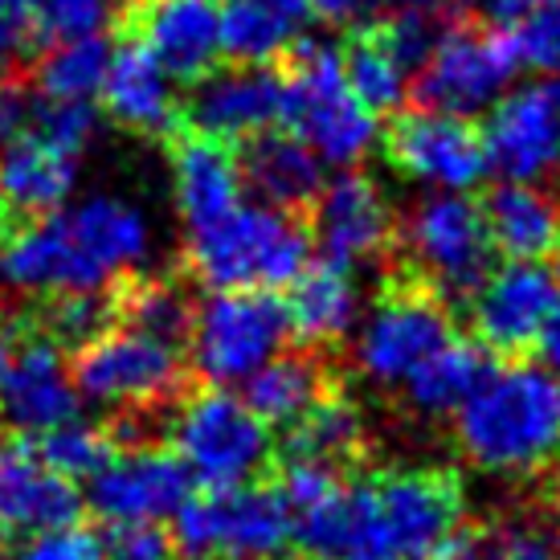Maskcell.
<instances>
[{"mask_svg":"<svg viewBox=\"0 0 560 560\" xmlns=\"http://www.w3.org/2000/svg\"><path fill=\"white\" fill-rule=\"evenodd\" d=\"M110 42L107 37H74L54 42L33 66V94L46 98H86L94 103L107 79Z\"/></svg>","mask_w":560,"mask_h":560,"instance_id":"obj_34","label":"cell"},{"mask_svg":"<svg viewBox=\"0 0 560 560\" xmlns=\"http://www.w3.org/2000/svg\"><path fill=\"white\" fill-rule=\"evenodd\" d=\"M487 369L491 364H487L479 343L454 336L451 343H442L405 376V397L421 418H442V413H454L463 405V397L479 385V376Z\"/></svg>","mask_w":560,"mask_h":560,"instance_id":"obj_33","label":"cell"},{"mask_svg":"<svg viewBox=\"0 0 560 560\" xmlns=\"http://www.w3.org/2000/svg\"><path fill=\"white\" fill-rule=\"evenodd\" d=\"M458 524V470H357L319 508L295 515V540L312 560H430Z\"/></svg>","mask_w":560,"mask_h":560,"instance_id":"obj_1","label":"cell"},{"mask_svg":"<svg viewBox=\"0 0 560 560\" xmlns=\"http://www.w3.org/2000/svg\"><path fill=\"white\" fill-rule=\"evenodd\" d=\"M0 237H4V218H0Z\"/></svg>","mask_w":560,"mask_h":560,"instance_id":"obj_52","label":"cell"},{"mask_svg":"<svg viewBox=\"0 0 560 560\" xmlns=\"http://www.w3.org/2000/svg\"><path fill=\"white\" fill-rule=\"evenodd\" d=\"M548 560H560V548H557V552H552V557H548Z\"/></svg>","mask_w":560,"mask_h":560,"instance_id":"obj_51","label":"cell"},{"mask_svg":"<svg viewBox=\"0 0 560 560\" xmlns=\"http://www.w3.org/2000/svg\"><path fill=\"white\" fill-rule=\"evenodd\" d=\"M172 545L188 560H275L295 536V515L275 482L205 487L176 508Z\"/></svg>","mask_w":560,"mask_h":560,"instance_id":"obj_7","label":"cell"},{"mask_svg":"<svg viewBox=\"0 0 560 560\" xmlns=\"http://www.w3.org/2000/svg\"><path fill=\"white\" fill-rule=\"evenodd\" d=\"M70 376L82 397H91L98 409H110V418L172 413L192 389V369L180 348L127 327H107L103 336L82 343Z\"/></svg>","mask_w":560,"mask_h":560,"instance_id":"obj_8","label":"cell"},{"mask_svg":"<svg viewBox=\"0 0 560 560\" xmlns=\"http://www.w3.org/2000/svg\"><path fill=\"white\" fill-rule=\"evenodd\" d=\"M405 4H413V0H312V9L324 21H376V16H389Z\"/></svg>","mask_w":560,"mask_h":560,"instance_id":"obj_43","label":"cell"},{"mask_svg":"<svg viewBox=\"0 0 560 560\" xmlns=\"http://www.w3.org/2000/svg\"><path fill=\"white\" fill-rule=\"evenodd\" d=\"M381 148L401 176L438 192H467L491 168L479 127L430 107L393 115L389 131H381Z\"/></svg>","mask_w":560,"mask_h":560,"instance_id":"obj_13","label":"cell"},{"mask_svg":"<svg viewBox=\"0 0 560 560\" xmlns=\"http://www.w3.org/2000/svg\"><path fill=\"white\" fill-rule=\"evenodd\" d=\"M552 91H557V98H560V82H552Z\"/></svg>","mask_w":560,"mask_h":560,"instance_id":"obj_50","label":"cell"},{"mask_svg":"<svg viewBox=\"0 0 560 560\" xmlns=\"http://www.w3.org/2000/svg\"><path fill=\"white\" fill-rule=\"evenodd\" d=\"M30 331L46 336L54 348L62 352H79L82 343H91L94 336H103L107 327H115V299L107 291H70V295H49L37 299Z\"/></svg>","mask_w":560,"mask_h":560,"instance_id":"obj_35","label":"cell"},{"mask_svg":"<svg viewBox=\"0 0 560 560\" xmlns=\"http://www.w3.org/2000/svg\"><path fill=\"white\" fill-rule=\"evenodd\" d=\"M291 340L282 299L270 291H218L192 315L188 369L205 385H234L258 373Z\"/></svg>","mask_w":560,"mask_h":560,"instance_id":"obj_11","label":"cell"},{"mask_svg":"<svg viewBox=\"0 0 560 560\" xmlns=\"http://www.w3.org/2000/svg\"><path fill=\"white\" fill-rule=\"evenodd\" d=\"M79 152L13 127L0 140V218L4 230L25 225L62 209L66 197L79 185Z\"/></svg>","mask_w":560,"mask_h":560,"instance_id":"obj_22","label":"cell"},{"mask_svg":"<svg viewBox=\"0 0 560 560\" xmlns=\"http://www.w3.org/2000/svg\"><path fill=\"white\" fill-rule=\"evenodd\" d=\"M515 70L512 37L487 25H446L413 70V98L446 115H482L508 94Z\"/></svg>","mask_w":560,"mask_h":560,"instance_id":"obj_12","label":"cell"},{"mask_svg":"<svg viewBox=\"0 0 560 560\" xmlns=\"http://www.w3.org/2000/svg\"><path fill=\"white\" fill-rule=\"evenodd\" d=\"M336 385H340V373H336L331 348L291 343L266 360L258 373L246 376L242 401L262 425H291L307 405H315Z\"/></svg>","mask_w":560,"mask_h":560,"instance_id":"obj_26","label":"cell"},{"mask_svg":"<svg viewBox=\"0 0 560 560\" xmlns=\"http://www.w3.org/2000/svg\"><path fill=\"white\" fill-rule=\"evenodd\" d=\"M487 237L512 262H536L560 242V201L528 180H503L479 201Z\"/></svg>","mask_w":560,"mask_h":560,"instance_id":"obj_27","label":"cell"},{"mask_svg":"<svg viewBox=\"0 0 560 560\" xmlns=\"http://www.w3.org/2000/svg\"><path fill=\"white\" fill-rule=\"evenodd\" d=\"M312 234L327 262H389L397 242V213L385 188L364 172H343L312 201Z\"/></svg>","mask_w":560,"mask_h":560,"instance_id":"obj_15","label":"cell"},{"mask_svg":"<svg viewBox=\"0 0 560 560\" xmlns=\"http://www.w3.org/2000/svg\"><path fill=\"white\" fill-rule=\"evenodd\" d=\"M282 103H287L282 70L270 62H234L192 82V94L180 107V124L234 143L282 124Z\"/></svg>","mask_w":560,"mask_h":560,"instance_id":"obj_16","label":"cell"},{"mask_svg":"<svg viewBox=\"0 0 560 560\" xmlns=\"http://www.w3.org/2000/svg\"><path fill=\"white\" fill-rule=\"evenodd\" d=\"M508 33L515 62L536 74H560V0H536L528 13L515 16Z\"/></svg>","mask_w":560,"mask_h":560,"instance_id":"obj_39","label":"cell"},{"mask_svg":"<svg viewBox=\"0 0 560 560\" xmlns=\"http://www.w3.org/2000/svg\"><path fill=\"white\" fill-rule=\"evenodd\" d=\"M124 13L127 0H33V42L103 37Z\"/></svg>","mask_w":560,"mask_h":560,"instance_id":"obj_38","label":"cell"},{"mask_svg":"<svg viewBox=\"0 0 560 560\" xmlns=\"http://www.w3.org/2000/svg\"><path fill=\"white\" fill-rule=\"evenodd\" d=\"M16 103H21V98H16V94L4 86V79H0V140L16 127Z\"/></svg>","mask_w":560,"mask_h":560,"instance_id":"obj_46","label":"cell"},{"mask_svg":"<svg viewBox=\"0 0 560 560\" xmlns=\"http://www.w3.org/2000/svg\"><path fill=\"white\" fill-rule=\"evenodd\" d=\"M307 254L312 234L299 213L237 201L218 221L188 230L185 270L213 291H270L295 279Z\"/></svg>","mask_w":560,"mask_h":560,"instance_id":"obj_4","label":"cell"},{"mask_svg":"<svg viewBox=\"0 0 560 560\" xmlns=\"http://www.w3.org/2000/svg\"><path fill=\"white\" fill-rule=\"evenodd\" d=\"M124 21L176 82H197L218 70L221 9L218 0H127Z\"/></svg>","mask_w":560,"mask_h":560,"instance_id":"obj_21","label":"cell"},{"mask_svg":"<svg viewBox=\"0 0 560 560\" xmlns=\"http://www.w3.org/2000/svg\"><path fill=\"white\" fill-rule=\"evenodd\" d=\"M42 458L58 470L62 479H94L119 454V442L107 425H86V421H62L49 434H42Z\"/></svg>","mask_w":560,"mask_h":560,"instance_id":"obj_36","label":"cell"},{"mask_svg":"<svg viewBox=\"0 0 560 560\" xmlns=\"http://www.w3.org/2000/svg\"><path fill=\"white\" fill-rule=\"evenodd\" d=\"M557 524H560V487H557Z\"/></svg>","mask_w":560,"mask_h":560,"instance_id":"obj_49","label":"cell"},{"mask_svg":"<svg viewBox=\"0 0 560 560\" xmlns=\"http://www.w3.org/2000/svg\"><path fill=\"white\" fill-rule=\"evenodd\" d=\"M479 131L487 164L503 180L540 185L560 176V98L545 82L508 91L487 110V127Z\"/></svg>","mask_w":560,"mask_h":560,"instance_id":"obj_14","label":"cell"},{"mask_svg":"<svg viewBox=\"0 0 560 560\" xmlns=\"http://www.w3.org/2000/svg\"><path fill=\"white\" fill-rule=\"evenodd\" d=\"M103 560H180V552L156 524H115L103 540Z\"/></svg>","mask_w":560,"mask_h":560,"instance_id":"obj_41","label":"cell"},{"mask_svg":"<svg viewBox=\"0 0 560 560\" xmlns=\"http://www.w3.org/2000/svg\"><path fill=\"white\" fill-rule=\"evenodd\" d=\"M282 86H287L282 124L324 164L352 168L381 143L376 115L352 94V86L343 79L340 49L331 42L303 37L287 49Z\"/></svg>","mask_w":560,"mask_h":560,"instance_id":"obj_5","label":"cell"},{"mask_svg":"<svg viewBox=\"0 0 560 560\" xmlns=\"http://www.w3.org/2000/svg\"><path fill=\"white\" fill-rule=\"evenodd\" d=\"M340 66L352 94L373 115L397 110L405 103V94H409V70L393 54V46L385 42V33H381L376 21L348 33V42L340 46Z\"/></svg>","mask_w":560,"mask_h":560,"instance_id":"obj_32","label":"cell"},{"mask_svg":"<svg viewBox=\"0 0 560 560\" xmlns=\"http://www.w3.org/2000/svg\"><path fill=\"white\" fill-rule=\"evenodd\" d=\"M458 446L495 475H536L560 458V385L528 360L491 364L454 409Z\"/></svg>","mask_w":560,"mask_h":560,"instance_id":"obj_3","label":"cell"},{"mask_svg":"<svg viewBox=\"0 0 560 560\" xmlns=\"http://www.w3.org/2000/svg\"><path fill=\"white\" fill-rule=\"evenodd\" d=\"M9 352H13V331H9V324L0 319V369H4V360H9Z\"/></svg>","mask_w":560,"mask_h":560,"instance_id":"obj_47","label":"cell"},{"mask_svg":"<svg viewBox=\"0 0 560 560\" xmlns=\"http://www.w3.org/2000/svg\"><path fill=\"white\" fill-rule=\"evenodd\" d=\"M279 463H312L340 479H352L369 463V421L343 385L307 405L291 425H282Z\"/></svg>","mask_w":560,"mask_h":560,"instance_id":"obj_24","label":"cell"},{"mask_svg":"<svg viewBox=\"0 0 560 560\" xmlns=\"http://www.w3.org/2000/svg\"><path fill=\"white\" fill-rule=\"evenodd\" d=\"M13 552V560H103V540L74 520V524L49 528L25 545H16Z\"/></svg>","mask_w":560,"mask_h":560,"instance_id":"obj_40","label":"cell"},{"mask_svg":"<svg viewBox=\"0 0 560 560\" xmlns=\"http://www.w3.org/2000/svg\"><path fill=\"white\" fill-rule=\"evenodd\" d=\"M451 4L475 16V21H487V25H512L515 16L528 13L536 0H451Z\"/></svg>","mask_w":560,"mask_h":560,"instance_id":"obj_44","label":"cell"},{"mask_svg":"<svg viewBox=\"0 0 560 560\" xmlns=\"http://www.w3.org/2000/svg\"><path fill=\"white\" fill-rule=\"evenodd\" d=\"M82 499L49 467L30 438H0V548H16L49 528L74 524Z\"/></svg>","mask_w":560,"mask_h":560,"instance_id":"obj_19","label":"cell"},{"mask_svg":"<svg viewBox=\"0 0 560 560\" xmlns=\"http://www.w3.org/2000/svg\"><path fill=\"white\" fill-rule=\"evenodd\" d=\"M16 127H25L42 140L58 143L66 152H86L98 131V110L86 98H46V94H33L30 103L21 98L16 103Z\"/></svg>","mask_w":560,"mask_h":560,"instance_id":"obj_37","label":"cell"},{"mask_svg":"<svg viewBox=\"0 0 560 560\" xmlns=\"http://www.w3.org/2000/svg\"><path fill=\"white\" fill-rule=\"evenodd\" d=\"M242 164V180H246L266 205L287 209V213H303L312 209L315 192L324 188V160L315 156L307 143L291 136V131H262L249 136Z\"/></svg>","mask_w":560,"mask_h":560,"instance_id":"obj_28","label":"cell"},{"mask_svg":"<svg viewBox=\"0 0 560 560\" xmlns=\"http://www.w3.org/2000/svg\"><path fill=\"white\" fill-rule=\"evenodd\" d=\"M110 299H115V327L152 336V340L180 348V352L188 348L197 303L188 299V287L180 279L136 270L110 287Z\"/></svg>","mask_w":560,"mask_h":560,"instance_id":"obj_31","label":"cell"},{"mask_svg":"<svg viewBox=\"0 0 560 560\" xmlns=\"http://www.w3.org/2000/svg\"><path fill=\"white\" fill-rule=\"evenodd\" d=\"M430 560H512L503 524H458L446 545H438Z\"/></svg>","mask_w":560,"mask_h":560,"instance_id":"obj_42","label":"cell"},{"mask_svg":"<svg viewBox=\"0 0 560 560\" xmlns=\"http://www.w3.org/2000/svg\"><path fill=\"white\" fill-rule=\"evenodd\" d=\"M552 275H557V282H560V242H557V249H552Z\"/></svg>","mask_w":560,"mask_h":560,"instance_id":"obj_48","label":"cell"},{"mask_svg":"<svg viewBox=\"0 0 560 560\" xmlns=\"http://www.w3.org/2000/svg\"><path fill=\"white\" fill-rule=\"evenodd\" d=\"M79 418V389L62 364V348L21 327L13 352L0 369V421L9 434L33 438Z\"/></svg>","mask_w":560,"mask_h":560,"instance_id":"obj_17","label":"cell"},{"mask_svg":"<svg viewBox=\"0 0 560 560\" xmlns=\"http://www.w3.org/2000/svg\"><path fill=\"white\" fill-rule=\"evenodd\" d=\"M291 291L282 299L291 340L312 343V348H331L343 340V331L357 319V287L352 270L340 262H307L295 279L287 282Z\"/></svg>","mask_w":560,"mask_h":560,"instance_id":"obj_29","label":"cell"},{"mask_svg":"<svg viewBox=\"0 0 560 560\" xmlns=\"http://www.w3.org/2000/svg\"><path fill=\"white\" fill-rule=\"evenodd\" d=\"M536 352H540L552 369H560V299H557V307L548 312L545 327H540V336H536Z\"/></svg>","mask_w":560,"mask_h":560,"instance_id":"obj_45","label":"cell"},{"mask_svg":"<svg viewBox=\"0 0 560 560\" xmlns=\"http://www.w3.org/2000/svg\"><path fill=\"white\" fill-rule=\"evenodd\" d=\"M557 299L560 282L552 270L536 262H508L482 279L467 307L482 348H491L495 357L524 360L536 352V336Z\"/></svg>","mask_w":560,"mask_h":560,"instance_id":"obj_18","label":"cell"},{"mask_svg":"<svg viewBox=\"0 0 560 560\" xmlns=\"http://www.w3.org/2000/svg\"><path fill=\"white\" fill-rule=\"evenodd\" d=\"M192 475L164 442L115 454L91 479V512L115 524H156L188 499Z\"/></svg>","mask_w":560,"mask_h":560,"instance_id":"obj_20","label":"cell"},{"mask_svg":"<svg viewBox=\"0 0 560 560\" xmlns=\"http://www.w3.org/2000/svg\"><path fill=\"white\" fill-rule=\"evenodd\" d=\"M491 258L495 246L487 237L479 201L463 192H434L421 197L397 225L389 266H401L421 282H430L458 312L491 275Z\"/></svg>","mask_w":560,"mask_h":560,"instance_id":"obj_6","label":"cell"},{"mask_svg":"<svg viewBox=\"0 0 560 560\" xmlns=\"http://www.w3.org/2000/svg\"><path fill=\"white\" fill-rule=\"evenodd\" d=\"M172 143V192L185 218V230H201L242 201V164L225 140H213L192 127H176Z\"/></svg>","mask_w":560,"mask_h":560,"instance_id":"obj_23","label":"cell"},{"mask_svg":"<svg viewBox=\"0 0 560 560\" xmlns=\"http://www.w3.org/2000/svg\"><path fill=\"white\" fill-rule=\"evenodd\" d=\"M454 312L430 282L389 266L385 287L373 303V315L360 331L357 364L376 385H397L418 369L421 360L454 340Z\"/></svg>","mask_w":560,"mask_h":560,"instance_id":"obj_10","label":"cell"},{"mask_svg":"<svg viewBox=\"0 0 560 560\" xmlns=\"http://www.w3.org/2000/svg\"><path fill=\"white\" fill-rule=\"evenodd\" d=\"M164 438H172V451L205 487H242L266 479L270 467V425H262L246 401L230 397L221 385L188 389L172 409Z\"/></svg>","mask_w":560,"mask_h":560,"instance_id":"obj_9","label":"cell"},{"mask_svg":"<svg viewBox=\"0 0 560 560\" xmlns=\"http://www.w3.org/2000/svg\"><path fill=\"white\" fill-rule=\"evenodd\" d=\"M152 249V225L140 205L94 192L70 209L13 225L0 237V287L21 299L107 291L136 275Z\"/></svg>","mask_w":560,"mask_h":560,"instance_id":"obj_2","label":"cell"},{"mask_svg":"<svg viewBox=\"0 0 560 560\" xmlns=\"http://www.w3.org/2000/svg\"><path fill=\"white\" fill-rule=\"evenodd\" d=\"M103 110L131 136H164L180 127V103L172 91V74L148 54V49L127 37L119 49H110L107 79H103Z\"/></svg>","mask_w":560,"mask_h":560,"instance_id":"obj_25","label":"cell"},{"mask_svg":"<svg viewBox=\"0 0 560 560\" xmlns=\"http://www.w3.org/2000/svg\"><path fill=\"white\" fill-rule=\"evenodd\" d=\"M312 16V0H225L221 54L234 62H275L303 42Z\"/></svg>","mask_w":560,"mask_h":560,"instance_id":"obj_30","label":"cell"}]
</instances>
